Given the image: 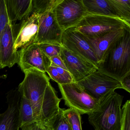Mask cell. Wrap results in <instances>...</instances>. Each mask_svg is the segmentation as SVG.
<instances>
[{
	"label": "cell",
	"instance_id": "obj_1",
	"mask_svg": "<svg viewBox=\"0 0 130 130\" xmlns=\"http://www.w3.org/2000/svg\"><path fill=\"white\" fill-rule=\"evenodd\" d=\"M18 91L31 103L36 121L47 125L59 111V99L45 73L36 69L26 70Z\"/></svg>",
	"mask_w": 130,
	"mask_h": 130
},
{
	"label": "cell",
	"instance_id": "obj_2",
	"mask_svg": "<svg viewBox=\"0 0 130 130\" xmlns=\"http://www.w3.org/2000/svg\"><path fill=\"white\" fill-rule=\"evenodd\" d=\"M97 68L103 73L119 82L130 73V28L125 30Z\"/></svg>",
	"mask_w": 130,
	"mask_h": 130
},
{
	"label": "cell",
	"instance_id": "obj_3",
	"mask_svg": "<svg viewBox=\"0 0 130 130\" xmlns=\"http://www.w3.org/2000/svg\"><path fill=\"white\" fill-rule=\"evenodd\" d=\"M123 98L115 91L103 98L98 108L88 114V120L95 130H121Z\"/></svg>",
	"mask_w": 130,
	"mask_h": 130
},
{
	"label": "cell",
	"instance_id": "obj_4",
	"mask_svg": "<svg viewBox=\"0 0 130 130\" xmlns=\"http://www.w3.org/2000/svg\"><path fill=\"white\" fill-rule=\"evenodd\" d=\"M87 39L98 38L113 30L130 28V25L118 18L101 15L84 17L73 27Z\"/></svg>",
	"mask_w": 130,
	"mask_h": 130
},
{
	"label": "cell",
	"instance_id": "obj_5",
	"mask_svg": "<svg viewBox=\"0 0 130 130\" xmlns=\"http://www.w3.org/2000/svg\"><path fill=\"white\" fill-rule=\"evenodd\" d=\"M58 86L65 105L76 110L80 115H88L99 106V102L91 97L77 83L58 84Z\"/></svg>",
	"mask_w": 130,
	"mask_h": 130
},
{
	"label": "cell",
	"instance_id": "obj_6",
	"mask_svg": "<svg viewBox=\"0 0 130 130\" xmlns=\"http://www.w3.org/2000/svg\"><path fill=\"white\" fill-rule=\"evenodd\" d=\"M91 97L99 102L103 98L122 89L119 81L96 70L83 79L77 82Z\"/></svg>",
	"mask_w": 130,
	"mask_h": 130
},
{
	"label": "cell",
	"instance_id": "obj_7",
	"mask_svg": "<svg viewBox=\"0 0 130 130\" xmlns=\"http://www.w3.org/2000/svg\"><path fill=\"white\" fill-rule=\"evenodd\" d=\"M55 17L62 31L74 27L88 15L83 0H62L55 9Z\"/></svg>",
	"mask_w": 130,
	"mask_h": 130
},
{
	"label": "cell",
	"instance_id": "obj_8",
	"mask_svg": "<svg viewBox=\"0 0 130 130\" xmlns=\"http://www.w3.org/2000/svg\"><path fill=\"white\" fill-rule=\"evenodd\" d=\"M61 43L67 50L98 67L99 62L92 48L84 36L73 27L63 31Z\"/></svg>",
	"mask_w": 130,
	"mask_h": 130
},
{
	"label": "cell",
	"instance_id": "obj_9",
	"mask_svg": "<svg viewBox=\"0 0 130 130\" xmlns=\"http://www.w3.org/2000/svg\"><path fill=\"white\" fill-rule=\"evenodd\" d=\"M55 9L39 15L38 30L34 44L62 46L61 40L63 31L57 21Z\"/></svg>",
	"mask_w": 130,
	"mask_h": 130
},
{
	"label": "cell",
	"instance_id": "obj_10",
	"mask_svg": "<svg viewBox=\"0 0 130 130\" xmlns=\"http://www.w3.org/2000/svg\"><path fill=\"white\" fill-rule=\"evenodd\" d=\"M39 15L33 13L19 24L12 25L15 51L35 42L38 30Z\"/></svg>",
	"mask_w": 130,
	"mask_h": 130
},
{
	"label": "cell",
	"instance_id": "obj_11",
	"mask_svg": "<svg viewBox=\"0 0 130 130\" xmlns=\"http://www.w3.org/2000/svg\"><path fill=\"white\" fill-rule=\"evenodd\" d=\"M19 52V59L17 63L23 72L29 69H36L45 73L51 66L50 58L38 44L33 43L20 49Z\"/></svg>",
	"mask_w": 130,
	"mask_h": 130
},
{
	"label": "cell",
	"instance_id": "obj_12",
	"mask_svg": "<svg viewBox=\"0 0 130 130\" xmlns=\"http://www.w3.org/2000/svg\"><path fill=\"white\" fill-rule=\"evenodd\" d=\"M60 57L74 82H79L98 70L97 67L63 47Z\"/></svg>",
	"mask_w": 130,
	"mask_h": 130
},
{
	"label": "cell",
	"instance_id": "obj_13",
	"mask_svg": "<svg viewBox=\"0 0 130 130\" xmlns=\"http://www.w3.org/2000/svg\"><path fill=\"white\" fill-rule=\"evenodd\" d=\"M22 96L18 89L7 93L8 107L4 112L0 113V130H19V109Z\"/></svg>",
	"mask_w": 130,
	"mask_h": 130
},
{
	"label": "cell",
	"instance_id": "obj_14",
	"mask_svg": "<svg viewBox=\"0 0 130 130\" xmlns=\"http://www.w3.org/2000/svg\"><path fill=\"white\" fill-rule=\"evenodd\" d=\"M12 25L10 22L7 25L0 38V69L6 67H12L18 63L19 59V51L13 48Z\"/></svg>",
	"mask_w": 130,
	"mask_h": 130
},
{
	"label": "cell",
	"instance_id": "obj_15",
	"mask_svg": "<svg viewBox=\"0 0 130 130\" xmlns=\"http://www.w3.org/2000/svg\"><path fill=\"white\" fill-rule=\"evenodd\" d=\"M128 28L113 30L95 39H87L84 37L94 51L99 63L104 58L115 44L121 38Z\"/></svg>",
	"mask_w": 130,
	"mask_h": 130
},
{
	"label": "cell",
	"instance_id": "obj_16",
	"mask_svg": "<svg viewBox=\"0 0 130 130\" xmlns=\"http://www.w3.org/2000/svg\"><path fill=\"white\" fill-rule=\"evenodd\" d=\"M32 0H5L7 15L12 25L32 14Z\"/></svg>",
	"mask_w": 130,
	"mask_h": 130
},
{
	"label": "cell",
	"instance_id": "obj_17",
	"mask_svg": "<svg viewBox=\"0 0 130 130\" xmlns=\"http://www.w3.org/2000/svg\"><path fill=\"white\" fill-rule=\"evenodd\" d=\"M83 2L88 15H101L118 18L108 0H83Z\"/></svg>",
	"mask_w": 130,
	"mask_h": 130
},
{
	"label": "cell",
	"instance_id": "obj_18",
	"mask_svg": "<svg viewBox=\"0 0 130 130\" xmlns=\"http://www.w3.org/2000/svg\"><path fill=\"white\" fill-rule=\"evenodd\" d=\"M46 72L50 78L58 84H68L74 82L72 76L68 71L56 65L51 64L46 70Z\"/></svg>",
	"mask_w": 130,
	"mask_h": 130
},
{
	"label": "cell",
	"instance_id": "obj_19",
	"mask_svg": "<svg viewBox=\"0 0 130 130\" xmlns=\"http://www.w3.org/2000/svg\"><path fill=\"white\" fill-rule=\"evenodd\" d=\"M117 18L130 25V0H108Z\"/></svg>",
	"mask_w": 130,
	"mask_h": 130
},
{
	"label": "cell",
	"instance_id": "obj_20",
	"mask_svg": "<svg viewBox=\"0 0 130 130\" xmlns=\"http://www.w3.org/2000/svg\"><path fill=\"white\" fill-rule=\"evenodd\" d=\"M20 128L21 127L36 121L31 103L22 96L19 109Z\"/></svg>",
	"mask_w": 130,
	"mask_h": 130
},
{
	"label": "cell",
	"instance_id": "obj_21",
	"mask_svg": "<svg viewBox=\"0 0 130 130\" xmlns=\"http://www.w3.org/2000/svg\"><path fill=\"white\" fill-rule=\"evenodd\" d=\"M62 0H32V13L38 15L51 11L56 7Z\"/></svg>",
	"mask_w": 130,
	"mask_h": 130
},
{
	"label": "cell",
	"instance_id": "obj_22",
	"mask_svg": "<svg viewBox=\"0 0 130 130\" xmlns=\"http://www.w3.org/2000/svg\"><path fill=\"white\" fill-rule=\"evenodd\" d=\"M64 109L60 108L58 113L48 124L51 130H71L69 122L63 115Z\"/></svg>",
	"mask_w": 130,
	"mask_h": 130
},
{
	"label": "cell",
	"instance_id": "obj_23",
	"mask_svg": "<svg viewBox=\"0 0 130 130\" xmlns=\"http://www.w3.org/2000/svg\"><path fill=\"white\" fill-rule=\"evenodd\" d=\"M63 115L69 122L71 130H82L81 116L79 112L70 108L64 109Z\"/></svg>",
	"mask_w": 130,
	"mask_h": 130
},
{
	"label": "cell",
	"instance_id": "obj_24",
	"mask_svg": "<svg viewBox=\"0 0 130 130\" xmlns=\"http://www.w3.org/2000/svg\"><path fill=\"white\" fill-rule=\"evenodd\" d=\"M41 50L49 58L60 55L63 46L51 44H38Z\"/></svg>",
	"mask_w": 130,
	"mask_h": 130
},
{
	"label": "cell",
	"instance_id": "obj_25",
	"mask_svg": "<svg viewBox=\"0 0 130 130\" xmlns=\"http://www.w3.org/2000/svg\"><path fill=\"white\" fill-rule=\"evenodd\" d=\"M121 130H130V100L125 102L122 106Z\"/></svg>",
	"mask_w": 130,
	"mask_h": 130
},
{
	"label": "cell",
	"instance_id": "obj_26",
	"mask_svg": "<svg viewBox=\"0 0 130 130\" xmlns=\"http://www.w3.org/2000/svg\"><path fill=\"white\" fill-rule=\"evenodd\" d=\"M9 22L5 0H0V38L6 26Z\"/></svg>",
	"mask_w": 130,
	"mask_h": 130
},
{
	"label": "cell",
	"instance_id": "obj_27",
	"mask_svg": "<svg viewBox=\"0 0 130 130\" xmlns=\"http://www.w3.org/2000/svg\"><path fill=\"white\" fill-rule=\"evenodd\" d=\"M20 128L22 130H51L47 125L43 124L37 121L23 125Z\"/></svg>",
	"mask_w": 130,
	"mask_h": 130
},
{
	"label": "cell",
	"instance_id": "obj_28",
	"mask_svg": "<svg viewBox=\"0 0 130 130\" xmlns=\"http://www.w3.org/2000/svg\"><path fill=\"white\" fill-rule=\"evenodd\" d=\"M122 89H124L128 93L130 92V73L125 76L119 81Z\"/></svg>",
	"mask_w": 130,
	"mask_h": 130
},
{
	"label": "cell",
	"instance_id": "obj_29",
	"mask_svg": "<svg viewBox=\"0 0 130 130\" xmlns=\"http://www.w3.org/2000/svg\"><path fill=\"white\" fill-rule=\"evenodd\" d=\"M50 59L51 63V64L56 65V66H58L62 68L63 69L68 70L67 68L64 65L63 61L61 58L60 57V55L52 57L50 58Z\"/></svg>",
	"mask_w": 130,
	"mask_h": 130
}]
</instances>
